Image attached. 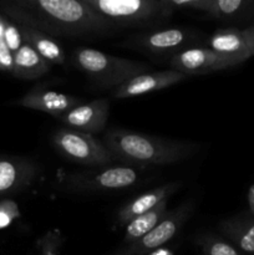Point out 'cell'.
Wrapping results in <instances>:
<instances>
[{
	"instance_id": "6da1fadb",
	"label": "cell",
	"mask_w": 254,
	"mask_h": 255,
	"mask_svg": "<svg viewBox=\"0 0 254 255\" xmlns=\"http://www.w3.org/2000/svg\"><path fill=\"white\" fill-rule=\"evenodd\" d=\"M5 16L52 37L109 34L116 25L81 0H1Z\"/></svg>"
},
{
	"instance_id": "2e32d148",
	"label": "cell",
	"mask_w": 254,
	"mask_h": 255,
	"mask_svg": "<svg viewBox=\"0 0 254 255\" xmlns=\"http://www.w3.org/2000/svg\"><path fill=\"white\" fill-rule=\"evenodd\" d=\"M51 62L35 51L29 44L24 41L14 54V65L12 72L15 77L22 80H35L44 76L51 69Z\"/></svg>"
},
{
	"instance_id": "ffe728a7",
	"label": "cell",
	"mask_w": 254,
	"mask_h": 255,
	"mask_svg": "<svg viewBox=\"0 0 254 255\" xmlns=\"http://www.w3.org/2000/svg\"><path fill=\"white\" fill-rule=\"evenodd\" d=\"M197 243L201 247L203 255H242L241 251L233 244L213 234L199 237Z\"/></svg>"
},
{
	"instance_id": "d4e9b609",
	"label": "cell",
	"mask_w": 254,
	"mask_h": 255,
	"mask_svg": "<svg viewBox=\"0 0 254 255\" xmlns=\"http://www.w3.org/2000/svg\"><path fill=\"white\" fill-rule=\"evenodd\" d=\"M12 65H14V54L10 51L7 45L5 44L4 39H0V71L12 72Z\"/></svg>"
},
{
	"instance_id": "484cf974",
	"label": "cell",
	"mask_w": 254,
	"mask_h": 255,
	"mask_svg": "<svg viewBox=\"0 0 254 255\" xmlns=\"http://www.w3.org/2000/svg\"><path fill=\"white\" fill-rule=\"evenodd\" d=\"M243 34L246 36L247 42H248L249 51L252 56H254V26H249L247 29H243Z\"/></svg>"
},
{
	"instance_id": "7a4b0ae2",
	"label": "cell",
	"mask_w": 254,
	"mask_h": 255,
	"mask_svg": "<svg viewBox=\"0 0 254 255\" xmlns=\"http://www.w3.org/2000/svg\"><path fill=\"white\" fill-rule=\"evenodd\" d=\"M115 161L125 166H166L191 158L199 144L191 141L138 133L126 128H110L101 138Z\"/></svg>"
},
{
	"instance_id": "52a82bcc",
	"label": "cell",
	"mask_w": 254,
	"mask_h": 255,
	"mask_svg": "<svg viewBox=\"0 0 254 255\" xmlns=\"http://www.w3.org/2000/svg\"><path fill=\"white\" fill-rule=\"evenodd\" d=\"M194 209L193 201H186L174 211H168L151 232L134 243L122 247L114 255H148L171 241L189 218Z\"/></svg>"
},
{
	"instance_id": "5b68a950",
	"label": "cell",
	"mask_w": 254,
	"mask_h": 255,
	"mask_svg": "<svg viewBox=\"0 0 254 255\" xmlns=\"http://www.w3.org/2000/svg\"><path fill=\"white\" fill-rule=\"evenodd\" d=\"M51 141L62 157L84 166L104 167L115 161L101 139L94 134L64 127L54 132Z\"/></svg>"
},
{
	"instance_id": "8fae6325",
	"label": "cell",
	"mask_w": 254,
	"mask_h": 255,
	"mask_svg": "<svg viewBox=\"0 0 254 255\" xmlns=\"http://www.w3.org/2000/svg\"><path fill=\"white\" fill-rule=\"evenodd\" d=\"M16 104L25 109L45 112V114L54 116L55 119H59L60 116L69 112L74 107L84 104V100L81 97L44 89L42 86H35L29 92H26L21 99L17 100Z\"/></svg>"
},
{
	"instance_id": "7402d4cb",
	"label": "cell",
	"mask_w": 254,
	"mask_h": 255,
	"mask_svg": "<svg viewBox=\"0 0 254 255\" xmlns=\"http://www.w3.org/2000/svg\"><path fill=\"white\" fill-rule=\"evenodd\" d=\"M4 41L7 45V47L10 49V51L12 54L17 51L20 49L22 44H24V40H22L21 32H20L19 26L15 21H12L11 19L6 16V22H5V29H4Z\"/></svg>"
},
{
	"instance_id": "44dd1931",
	"label": "cell",
	"mask_w": 254,
	"mask_h": 255,
	"mask_svg": "<svg viewBox=\"0 0 254 255\" xmlns=\"http://www.w3.org/2000/svg\"><path fill=\"white\" fill-rule=\"evenodd\" d=\"M167 5L173 7H191V9L202 10L212 16H216V0H163Z\"/></svg>"
},
{
	"instance_id": "277c9868",
	"label": "cell",
	"mask_w": 254,
	"mask_h": 255,
	"mask_svg": "<svg viewBox=\"0 0 254 255\" xmlns=\"http://www.w3.org/2000/svg\"><path fill=\"white\" fill-rule=\"evenodd\" d=\"M116 26H149L166 21L172 7L163 0H81Z\"/></svg>"
},
{
	"instance_id": "7c38bea8",
	"label": "cell",
	"mask_w": 254,
	"mask_h": 255,
	"mask_svg": "<svg viewBox=\"0 0 254 255\" xmlns=\"http://www.w3.org/2000/svg\"><path fill=\"white\" fill-rule=\"evenodd\" d=\"M36 172V166L29 159L0 154V197L29 187Z\"/></svg>"
},
{
	"instance_id": "4316f807",
	"label": "cell",
	"mask_w": 254,
	"mask_h": 255,
	"mask_svg": "<svg viewBox=\"0 0 254 255\" xmlns=\"http://www.w3.org/2000/svg\"><path fill=\"white\" fill-rule=\"evenodd\" d=\"M248 203H249V207H251L252 213L254 214V184L251 187V188H249V192H248Z\"/></svg>"
},
{
	"instance_id": "ba28073f",
	"label": "cell",
	"mask_w": 254,
	"mask_h": 255,
	"mask_svg": "<svg viewBox=\"0 0 254 255\" xmlns=\"http://www.w3.org/2000/svg\"><path fill=\"white\" fill-rule=\"evenodd\" d=\"M172 70L186 75H204L237 66L233 61L221 56L213 50L202 46H189L176 52L169 61Z\"/></svg>"
},
{
	"instance_id": "3957f363",
	"label": "cell",
	"mask_w": 254,
	"mask_h": 255,
	"mask_svg": "<svg viewBox=\"0 0 254 255\" xmlns=\"http://www.w3.org/2000/svg\"><path fill=\"white\" fill-rule=\"evenodd\" d=\"M72 60L90 81L104 89H116L125 81L148 70V65L105 54L92 47H77Z\"/></svg>"
},
{
	"instance_id": "83f0119b",
	"label": "cell",
	"mask_w": 254,
	"mask_h": 255,
	"mask_svg": "<svg viewBox=\"0 0 254 255\" xmlns=\"http://www.w3.org/2000/svg\"><path fill=\"white\" fill-rule=\"evenodd\" d=\"M148 255H174L172 253L169 249H166V248H158L156 249V251H153L152 253H149Z\"/></svg>"
},
{
	"instance_id": "30bf717a",
	"label": "cell",
	"mask_w": 254,
	"mask_h": 255,
	"mask_svg": "<svg viewBox=\"0 0 254 255\" xmlns=\"http://www.w3.org/2000/svg\"><path fill=\"white\" fill-rule=\"evenodd\" d=\"M186 79V75L172 69L163 70V71L143 72V74L131 77L119 87H116L112 91V97L120 100L132 99V97L142 96L149 92L167 89Z\"/></svg>"
},
{
	"instance_id": "f1b7e54d",
	"label": "cell",
	"mask_w": 254,
	"mask_h": 255,
	"mask_svg": "<svg viewBox=\"0 0 254 255\" xmlns=\"http://www.w3.org/2000/svg\"><path fill=\"white\" fill-rule=\"evenodd\" d=\"M5 22H6V16L0 14V39L4 37V29H5Z\"/></svg>"
},
{
	"instance_id": "ac0fdd59",
	"label": "cell",
	"mask_w": 254,
	"mask_h": 255,
	"mask_svg": "<svg viewBox=\"0 0 254 255\" xmlns=\"http://www.w3.org/2000/svg\"><path fill=\"white\" fill-rule=\"evenodd\" d=\"M169 198H164L163 201L159 202L154 208L151 211L146 212V213L141 214V216L136 217L132 219L129 223L126 224L125 228V236H124V247L128 246V244L134 243L146 236L148 232H151L159 222L162 221L164 216L167 214V204H168Z\"/></svg>"
},
{
	"instance_id": "603a6c76",
	"label": "cell",
	"mask_w": 254,
	"mask_h": 255,
	"mask_svg": "<svg viewBox=\"0 0 254 255\" xmlns=\"http://www.w3.org/2000/svg\"><path fill=\"white\" fill-rule=\"evenodd\" d=\"M247 0H216V17L229 19L243 9Z\"/></svg>"
},
{
	"instance_id": "8992f818",
	"label": "cell",
	"mask_w": 254,
	"mask_h": 255,
	"mask_svg": "<svg viewBox=\"0 0 254 255\" xmlns=\"http://www.w3.org/2000/svg\"><path fill=\"white\" fill-rule=\"evenodd\" d=\"M138 178V172L129 166H104L69 174L62 181V188L72 193H101L128 188Z\"/></svg>"
},
{
	"instance_id": "e0dca14e",
	"label": "cell",
	"mask_w": 254,
	"mask_h": 255,
	"mask_svg": "<svg viewBox=\"0 0 254 255\" xmlns=\"http://www.w3.org/2000/svg\"><path fill=\"white\" fill-rule=\"evenodd\" d=\"M17 26L21 32L22 40L29 44L35 51L39 52L44 59L55 65L65 64L66 57H65L64 49L54 37L27 25L17 24Z\"/></svg>"
},
{
	"instance_id": "4fadbf2b",
	"label": "cell",
	"mask_w": 254,
	"mask_h": 255,
	"mask_svg": "<svg viewBox=\"0 0 254 255\" xmlns=\"http://www.w3.org/2000/svg\"><path fill=\"white\" fill-rule=\"evenodd\" d=\"M208 47L236 65L242 64L252 57L243 30L234 27L217 30L209 37Z\"/></svg>"
},
{
	"instance_id": "9a60e30c",
	"label": "cell",
	"mask_w": 254,
	"mask_h": 255,
	"mask_svg": "<svg viewBox=\"0 0 254 255\" xmlns=\"http://www.w3.org/2000/svg\"><path fill=\"white\" fill-rule=\"evenodd\" d=\"M179 182H172V183L163 184V186L156 187L152 191L146 192L141 196L136 197L134 199L125 204L119 212H117V221L121 226H126L136 217L151 211L164 198H169L177 189L179 188Z\"/></svg>"
},
{
	"instance_id": "5bb4252c",
	"label": "cell",
	"mask_w": 254,
	"mask_h": 255,
	"mask_svg": "<svg viewBox=\"0 0 254 255\" xmlns=\"http://www.w3.org/2000/svg\"><path fill=\"white\" fill-rule=\"evenodd\" d=\"M193 41V36L187 30L179 27L156 30L137 37L136 44L139 47L152 52H169L174 54L187 49V45Z\"/></svg>"
},
{
	"instance_id": "d6986e66",
	"label": "cell",
	"mask_w": 254,
	"mask_h": 255,
	"mask_svg": "<svg viewBox=\"0 0 254 255\" xmlns=\"http://www.w3.org/2000/svg\"><path fill=\"white\" fill-rule=\"evenodd\" d=\"M219 229L236 248L254 255V218H234L219 224Z\"/></svg>"
},
{
	"instance_id": "9c48e42d",
	"label": "cell",
	"mask_w": 254,
	"mask_h": 255,
	"mask_svg": "<svg viewBox=\"0 0 254 255\" xmlns=\"http://www.w3.org/2000/svg\"><path fill=\"white\" fill-rule=\"evenodd\" d=\"M110 114V100L101 97L94 101L81 104L56 119L67 128L85 133L96 134L105 129Z\"/></svg>"
},
{
	"instance_id": "cb8c5ba5",
	"label": "cell",
	"mask_w": 254,
	"mask_h": 255,
	"mask_svg": "<svg viewBox=\"0 0 254 255\" xmlns=\"http://www.w3.org/2000/svg\"><path fill=\"white\" fill-rule=\"evenodd\" d=\"M19 217V207L14 201H10V199L0 201V229L6 228Z\"/></svg>"
}]
</instances>
